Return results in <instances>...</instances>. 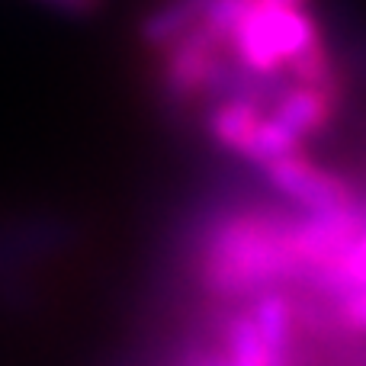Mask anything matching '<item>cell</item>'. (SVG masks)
Here are the masks:
<instances>
[{
	"instance_id": "cell-2",
	"label": "cell",
	"mask_w": 366,
	"mask_h": 366,
	"mask_svg": "<svg viewBox=\"0 0 366 366\" xmlns=\"http://www.w3.org/2000/svg\"><path fill=\"white\" fill-rule=\"evenodd\" d=\"M322 39L305 6L251 0L228 36V55L254 74H280L292 58Z\"/></svg>"
},
{
	"instance_id": "cell-8",
	"label": "cell",
	"mask_w": 366,
	"mask_h": 366,
	"mask_svg": "<svg viewBox=\"0 0 366 366\" xmlns=\"http://www.w3.org/2000/svg\"><path fill=\"white\" fill-rule=\"evenodd\" d=\"M267 4H280V6H305V0H267Z\"/></svg>"
},
{
	"instance_id": "cell-7",
	"label": "cell",
	"mask_w": 366,
	"mask_h": 366,
	"mask_svg": "<svg viewBox=\"0 0 366 366\" xmlns=\"http://www.w3.org/2000/svg\"><path fill=\"white\" fill-rule=\"evenodd\" d=\"M335 322L341 325L344 331L366 335V286H350L347 292H341V296H337Z\"/></svg>"
},
{
	"instance_id": "cell-6",
	"label": "cell",
	"mask_w": 366,
	"mask_h": 366,
	"mask_svg": "<svg viewBox=\"0 0 366 366\" xmlns=\"http://www.w3.org/2000/svg\"><path fill=\"white\" fill-rule=\"evenodd\" d=\"M251 318L257 325L264 344L280 357H292V331H296V309L280 290L257 292L251 305Z\"/></svg>"
},
{
	"instance_id": "cell-3",
	"label": "cell",
	"mask_w": 366,
	"mask_h": 366,
	"mask_svg": "<svg viewBox=\"0 0 366 366\" xmlns=\"http://www.w3.org/2000/svg\"><path fill=\"white\" fill-rule=\"evenodd\" d=\"M260 174L283 199H290L302 212H335V209L357 206L350 183L337 177L335 171L315 164L305 152L270 161L267 167H260Z\"/></svg>"
},
{
	"instance_id": "cell-4",
	"label": "cell",
	"mask_w": 366,
	"mask_h": 366,
	"mask_svg": "<svg viewBox=\"0 0 366 366\" xmlns=\"http://www.w3.org/2000/svg\"><path fill=\"white\" fill-rule=\"evenodd\" d=\"M267 116L286 126L292 135H299L302 142H309L312 135L325 132L335 116V97L325 94V90L305 87V84H283L273 103L267 107Z\"/></svg>"
},
{
	"instance_id": "cell-1",
	"label": "cell",
	"mask_w": 366,
	"mask_h": 366,
	"mask_svg": "<svg viewBox=\"0 0 366 366\" xmlns=\"http://www.w3.org/2000/svg\"><path fill=\"white\" fill-rule=\"evenodd\" d=\"M290 219L241 212L219 222L202 247V283L219 296L280 290V280L302 277L290 247Z\"/></svg>"
},
{
	"instance_id": "cell-5",
	"label": "cell",
	"mask_w": 366,
	"mask_h": 366,
	"mask_svg": "<svg viewBox=\"0 0 366 366\" xmlns=\"http://www.w3.org/2000/svg\"><path fill=\"white\" fill-rule=\"evenodd\" d=\"M260 116H264V107H257V103L244 100V97H222V100L215 103V109L209 113L206 129L215 145L225 148L228 154H238L241 158Z\"/></svg>"
}]
</instances>
